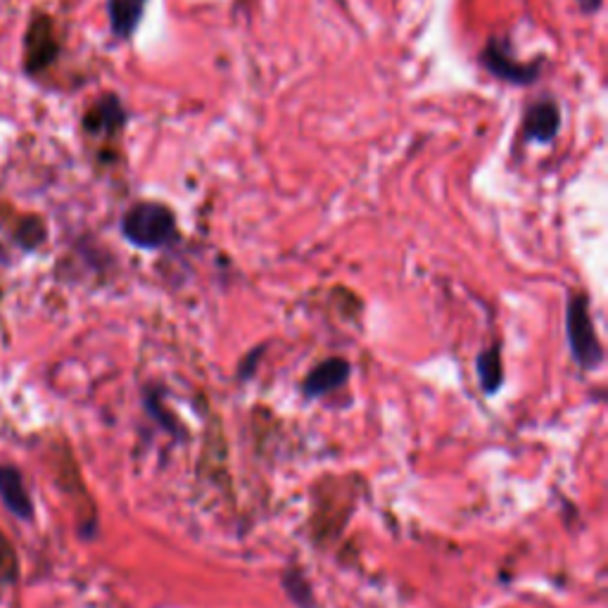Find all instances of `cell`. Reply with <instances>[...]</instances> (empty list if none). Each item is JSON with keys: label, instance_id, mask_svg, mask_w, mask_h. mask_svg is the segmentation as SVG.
I'll use <instances>...</instances> for the list:
<instances>
[{"label": "cell", "instance_id": "1", "mask_svg": "<svg viewBox=\"0 0 608 608\" xmlns=\"http://www.w3.org/2000/svg\"><path fill=\"white\" fill-rule=\"evenodd\" d=\"M122 233L141 250H160L176 239V216L162 202H136L122 219Z\"/></svg>", "mask_w": 608, "mask_h": 608}, {"label": "cell", "instance_id": "2", "mask_svg": "<svg viewBox=\"0 0 608 608\" xmlns=\"http://www.w3.org/2000/svg\"><path fill=\"white\" fill-rule=\"evenodd\" d=\"M566 328H568V345L576 362L587 371L597 368L604 362V349L597 337L595 321H592V314H589L585 295H572L568 300Z\"/></svg>", "mask_w": 608, "mask_h": 608}, {"label": "cell", "instance_id": "3", "mask_svg": "<svg viewBox=\"0 0 608 608\" xmlns=\"http://www.w3.org/2000/svg\"><path fill=\"white\" fill-rule=\"evenodd\" d=\"M480 64L499 81L514 83V87H530L543 74V67L547 64L545 58H537L535 62H518L511 58V45L493 37L487 41L480 53Z\"/></svg>", "mask_w": 608, "mask_h": 608}, {"label": "cell", "instance_id": "4", "mask_svg": "<svg viewBox=\"0 0 608 608\" xmlns=\"http://www.w3.org/2000/svg\"><path fill=\"white\" fill-rule=\"evenodd\" d=\"M60 55V41L55 24L48 14H37L24 33V72L37 77L45 72Z\"/></svg>", "mask_w": 608, "mask_h": 608}, {"label": "cell", "instance_id": "5", "mask_svg": "<svg viewBox=\"0 0 608 608\" xmlns=\"http://www.w3.org/2000/svg\"><path fill=\"white\" fill-rule=\"evenodd\" d=\"M129 122L126 108L122 105V100L116 93H105L100 95L95 103L83 114V131L93 139H105L112 141L120 136Z\"/></svg>", "mask_w": 608, "mask_h": 608}, {"label": "cell", "instance_id": "6", "mask_svg": "<svg viewBox=\"0 0 608 608\" xmlns=\"http://www.w3.org/2000/svg\"><path fill=\"white\" fill-rule=\"evenodd\" d=\"M561 131V108L556 98H539L528 108L526 120H523V133L530 143L549 145L556 133Z\"/></svg>", "mask_w": 608, "mask_h": 608}, {"label": "cell", "instance_id": "7", "mask_svg": "<svg viewBox=\"0 0 608 608\" xmlns=\"http://www.w3.org/2000/svg\"><path fill=\"white\" fill-rule=\"evenodd\" d=\"M0 499H3L6 509L24 523L33 520V504L24 489L22 473L14 466H0Z\"/></svg>", "mask_w": 608, "mask_h": 608}, {"label": "cell", "instance_id": "8", "mask_svg": "<svg viewBox=\"0 0 608 608\" xmlns=\"http://www.w3.org/2000/svg\"><path fill=\"white\" fill-rule=\"evenodd\" d=\"M349 378V362L333 357L326 359L324 364H318L312 374L304 378L302 383V393L307 397H321L328 395L335 387H341Z\"/></svg>", "mask_w": 608, "mask_h": 608}, {"label": "cell", "instance_id": "9", "mask_svg": "<svg viewBox=\"0 0 608 608\" xmlns=\"http://www.w3.org/2000/svg\"><path fill=\"white\" fill-rule=\"evenodd\" d=\"M148 0H108V20L110 29L120 41H129L136 33Z\"/></svg>", "mask_w": 608, "mask_h": 608}, {"label": "cell", "instance_id": "10", "mask_svg": "<svg viewBox=\"0 0 608 608\" xmlns=\"http://www.w3.org/2000/svg\"><path fill=\"white\" fill-rule=\"evenodd\" d=\"M476 368H478V378L483 391L487 395H495L501 383H504V368H501V354L497 347L485 349L480 357L476 359Z\"/></svg>", "mask_w": 608, "mask_h": 608}, {"label": "cell", "instance_id": "11", "mask_svg": "<svg viewBox=\"0 0 608 608\" xmlns=\"http://www.w3.org/2000/svg\"><path fill=\"white\" fill-rule=\"evenodd\" d=\"M45 241V226L39 216H29L22 222L20 233H17V243L24 250H37Z\"/></svg>", "mask_w": 608, "mask_h": 608}, {"label": "cell", "instance_id": "12", "mask_svg": "<svg viewBox=\"0 0 608 608\" xmlns=\"http://www.w3.org/2000/svg\"><path fill=\"white\" fill-rule=\"evenodd\" d=\"M578 8L585 12V14H595L601 10L604 6V0H576Z\"/></svg>", "mask_w": 608, "mask_h": 608}, {"label": "cell", "instance_id": "13", "mask_svg": "<svg viewBox=\"0 0 608 608\" xmlns=\"http://www.w3.org/2000/svg\"><path fill=\"white\" fill-rule=\"evenodd\" d=\"M0 262H6V250H3V245H0Z\"/></svg>", "mask_w": 608, "mask_h": 608}, {"label": "cell", "instance_id": "14", "mask_svg": "<svg viewBox=\"0 0 608 608\" xmlns=\"http://www.w3.org/2000/svg\"><path fill=\"white\" fill-rule=\"evenodd\" d=\"M0 564H3V549H0Z\"/></svg>", "mask_w": 608, "mask_h": 608}]
</instances>
